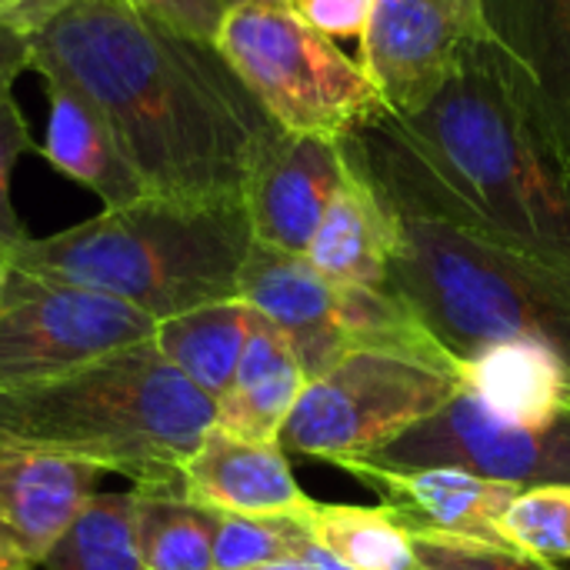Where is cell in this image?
I'll use <instances>...</instances> for the list:
<instances>
[{
    "label": "cell",
    "instance_id": "cell-32",
    "mask_svg": "<svg viewBox=\"0 0 570 570\" xmlns=\"http://www.w3.org/2000/svg\"><path fill=\"white\" fill-rule=\"evenodd\" d=\"M23 70H30V37L13 27H0V104L13 97V80Z\"/></svg>",
    "mask_w": 570,
    "mask_h": 570
},
{
    "label": "cell",
    "instance_id": "cell-20",
    "mask_svg": "<svg viewBox=\"0 0 570 570\" xmlns=\"http://www.w3.org/2000/svg\"><path fill=\"white\" fill-rule=\"evenodd\" d=\"M250 304L240 297L194 307L187 314L157 321L154 347L207 397L220 401L234 384L247 334H250Z\"/></svg>",
    "mask_w": 570,
    "mask_h": 570
},
{
    "label": "cell",
    "instance_id": "cell-17",
    "mask_svg": "<svg viewBox=\"0 0 570 570\" xmlns=\"http://www.w3.org/2000/svg\"><path fill=\"white\" fill-rule=\"evenodd\" d=\"M464 391L498 417L544 431L570 417V367L541 341H501L458 364Z\"/></svg>",
    "mask_w": 570,
    "mask_h": 570
},
{
    "label": "cell",
    "instance_id": "cell-16",
    "mask_svg": "<svg viewBox=\"0 0 570 570\" xmlns=\"http://www.w3.org/2000/svg\"><path fill=\"white\" fill-rule=\"evenodd\" d=\"M47 90V130L40 157L100 197L104 207H127L147 197V187L127 160L107 117L73 87L43 80Z\"/></svg>",
    "mask_w": 570,
    "mask_h": 570
},
{
    "label": "cell",
    "instance_id": "cell-18",
    "mask_svg": "<svg viewBox=\"0 0 570 570\" xmlns=\"http://www.w3.org/2000/svg\"><path fill=\"white\" fill-rule=\"evenodd\" d=\"M394 247L397 214L377 194L371 177L351 160V177L327 207L304 257L334 284L387 287Z\"/></svg>",
    "mask_w": 570,
    "mask_h": 570
},
{
    "label": "cell",
    "instance_id": "cell-7",
    "mask_svg": "<svg viewBox=\"0 0 570 570\" xmlns=\"http://www.w3.org/2000/svg\"><path fill=\"white\" fill-rule=\"evenodd\" d=\"M461 377L417 357L387 351H351L321 377L307 381L281 448L327 464L361 458L394 441L411 424L441 411Z\"/></svg>",
    "mask_w": 570,
    "mask_h": 570
},
{
    "label": "cell",
    "instance_id": "cell-24",
    "mask_svg": "<svg viewBox=\"0 0 570 570\" xmlns=\"http://www.w3.org/2000/svg\"><path fill=\"white\" fill-rule=\"evenodd\" d=\"M43 570H147L137 544L134 491L90 494L47 554Z\"/></svg>",
    "mask_w": 570,
    "mask_h": 570
},
{
    "label": "cell",
    "instance_id": "cell-10",
    "mask_svg": "<svg viewBox=\"0 0 570 570\" xmlns=\"http://www.w3.org/2000/svg\"><path fill=\"white\" fill-rule=\"evenodd\" d=\"M484 33L481 0H374L361 33V67L387 114L414 117Z\"/></svg>",
    "mask_w": 570,
    "mask_h": 570
},
{
    "label": "cell",
    "instance_id": "cell-29",
    "mask_svg": "<svg viewBox=\"0 0 570 570\" xmlns=\"http://www.w3.org/2000/svg\"><path fill=\"white\" fill-rule=\"evenodd\" d=\"M134 13L147 17L150 23L200 40V43H214L220 20L227 13L224 0H124Z\"/></svg>",
    "mask_w": 570,
    "mask_h": 570
},
{
    "label": "cell",
    "instance_id": "cell-5",
    "mask_svg": "<svg viewBox=\"0 0 570 570\" xmlns=\"http://www.w3.org/2000/svg\"><path fill=\"white\" fill-rule=\"evenodd\" d=\"M394 214L387 291L451 357L468 361L501 341H541L570 367V264L448 220Z\"/></svg>",
    "mask_w": 570,
    "mask_h": 570
},
{
    "label": "cell",
    "instance_id": "cell-35",
    "mask_svg": "<svg viewBox=\"0 0 570 570\" xmlns=\"http://www.w3.org/2000/svg\"><path fill=\"white\" fill-rule=\"evenodd\" d=\"M227 7H237V3H254V0H224ZM264 3H294V0H264Z\"/></svg>",
    "mask_w": 570,
    "mask_h": 570
},
{
    "label": "cell",
    "instance_id": "cell-15",
    "mask_svg": "<svg viewBox=\"0 0 570 570\" xmlns=\"http://www.w3.org/2000/svg\"><path fill=\"white\" fill-rule=\"evenodd\" d=\"M337 468L371 484L381 494V501L391 504L411 531L461 534L491 544H508L498 531V521L508 511V504L524 491L454 468L391 471L361 461H344Z\"/></svg>",
    "mask_w": 570,
    "mask_h": 570
},
{
    "label": "cell",
    "instance_id": "cell-26",
    "mask_svg": "<svg viewBox=\"0 0 570 570\" xmlns=\"http://www.w3.org/2000/svg\"><path fill=\"white\" fill-rule=\"evenodd\" d=\"M304 528L297 514L287 518H247L220 514L214 534V570H250L291 561Z\"/></svg>",
    "mask_w": 570,
    "mask_h": 570
},
{
    "label": "cell",
    "instance_id": "cell-8",
    "mask_svg": "<svg viewBox=\"0 0 570 570\" xmlns=\"http://www.w3.org/2000/svg\"><path fill=\"white\" fill-rule=\"evenodd\" d=\"M157 321L90 287L7 267L0 284V391L63 377L154 341Z\"/></svg>",
    "mask_w": 570,
    "mask_h": 570
},
{
    "label": "cell",
    "instance_id": "cell-27",
    "mask_svg": "<svg viewBox=\"0 0 570 570\" xmlns=\"http://www.w3.org/2000/svg\"><path fill=\"white\" fill-rule=\"evenodd\" d=\"M424 570H564L551 561L518 551L514 544H491L481 538L411 531Z\"/></svg>",
    "mask_w": 570,
    "mask_h": 570
},
{
    "label": "cell",
    "instance_id": "cell-3",
    "mask_svg": "<svg viewBox=\"0 0 570 570\" xmlns=\"http://www.w3.org/2000/svg\"><path fill=\"white\" fill-rule=\"evenodd\" d=\"M214 424L217 401L154 341L43 384L0 391V444L83 461L134 488L180 484L184 464Z\"/></svg>",
    "mask_w": 570,
    "mask_h": 570
},
{
    "label": "cell",
    "instance_id": "cell-1",
    "mask_svg": "<svg viewBox=\"0 0 570 570\" xmlns=\"http://www.w3.org/2000/svg\"><path fill=\"white\" fill-rule=\"evenodd\" d=\"M341 144L394 210L570 264V107L491 33L421 114H384Z\"/></svg>",
    "mask_w": 570,
    "mask_h": 570
},
{
    "label": "cell",
    "instance_id": "cell-6",
    "mask_svg": "<svg viewBox=\"0 0 570 570\" xmlns=\"http://www.w3.org/2000/svg\"><path fill=\"white\" fill-rule=\"evenodd\" d=\"M214 47L287 134L341 144L387 114L367 70L314 30L294 3L227 7Z\"/></svg>",
    "mask_w": 570,
    "mask_h": 570
},
{
    "label": "cell",
    "instance_id": "cell-2",
    "mask_svg": "<svg viewBox=\"0 0 570 570\" xmlns=\"http://www.w3.org/2000/svg\"><path fill=\"white\" fill-rule=\"evenodd\" d=\"M30 70L80 90L114 127L147 194L244 204L281 130L214 43L170 33L124 0H77L30 33Z\"/></svg>",
    "mask_w": 570,
    "mask_h": 570
},
{
    "label": "cell",
    "instance_id": "cell-28",
    "mask_svg": "<svg viewBox=\"0 0 570 570\" xmlns=\"http://www.w3.org/2000/svg\"><path fill=\"white\" fill-rule=\"evenodd\" d=\"M33 147L30 140V124L27 117L20 114L17 100L7 97L0 104V250L3 254H13L23 240H30L23 220L17 217L13 210V200H10V177H13V167L20 164V157Z\"/></svg>",
    "mask_w": 570,
    "mask_h": 570
},
{
    "label": "cell",
    "instance_id": "cell-23",
    "mask_svg": "<svg viewBox=\"0 0 570 570\" xmlns=\"http://www.w3.org/2000/svg\"><path fill=\"white\" fill-rule=\"evenodd\" d=\"M134 511L147 570H214L220 511L194 504L184 494V484L134 488Z\"/></svg>",
    "mask_w": 570,
    "mask_h": 570
},
{
    "label": "cell",
    "instance_id": "cell-19",
    "mask_svg": "<svg viewBox=\"0 0 570 570\" xmlns=\"http://www.w3.org/2000/svg\"><path fill=\"white\" fill-rule=\"evenodd\" d=\"M304 384L307 374L291 341L277 331V324H271L264 314L254 311L234 384L217 401V428L250 441L281 444V431Z\"/></svg>",
    "mask_w": 570,
    "mask_h": 570
},
{
    "label": "cell",
    "instance_id": "cell-25",
    "mask_svg": "<svg viewBox=\"0 0 570 570\" xmlns=\"http://www.w3.org/2000/svg\"><path fill=\"white\" fill-rule=\"evenodd\" d=\"M508 544L541 561H570V484L524 488L498 521Z\"/></svg>",
    "mask_w": 570,
    "mask_h": 570
},
{
    "label": "cell",
    "instance_id": "cell-11",
    "mask_svg": "<svg viewBox=\"0 0 570 570\" xmlns=\"http://www.w3.org/2000/svg\"><path fill=\"white\" fill-rule=\"evenodd\" d=\"M351 177L344 144L277 130L250 164L244 210L257 244L307 254L327 207Z\"/></svg>",
    "mask_w": 570,
    "mask_h": 570
},
{
    "label": "cell",
    "instance_id": "cell-36",
    "mask_svg": "<svg viewBox=\"0 0 570 570\" xmlns=\"http://www.w3.org/2000/svg\"><path fill=\"white\" fill-rule=\"evenodd\" d=\"M7 267H10V254L0 250V284H3V277H7Z\"/></svg>",
    "mask_w": 570,
    "mask_h": 570
},
{
    "label": "cell",
    "instance_id": "cell-9",
    "mask_svg": "<svg viewBox=\"0 0 570 570\" xmlns=\"http://www.w3.org/2000/svg\"><path fill=\"white\" fill-rule=\"evenodd\" d=\"M344 461L391 471L454 468L514 488L570 484V417L544 431H528L498 417L481 397L461 387L441 411L411 424L394 441Z\"/></svg>",
    "mask_w": 570,
    "mask_h": 570
},
{
    "label": "cell",
    "instance_id": "cell-4",
    "mask_svg": "<svg viewBox=\"0 0 570 570\" xmlns=\"http://www.w3.org/2000/svg\"><path fill=\"white\" fill-rule=\"evenodd\" d=\"M254 244L240 200L204 204L147 194L50 237H30L10 264L117 297L154 321L234 301Z\"/></svg>",
    "mask_w": 570,
    "mask_h": 570
},
{
    "label": "cell",
    "instance_id": "cell-14",
    "mask_svg": "<svg viewBox=\"0 0 570 570\" xmlns=\"http://www.w3.org/2000/svg\"><path fill=\"white\" fill-rule=\"evenodd\" d=\"M184 494L220 514L287 518L311 498L291 474L287 451L274 441H250L224 428H210L180 474Z\"/></svg>",
    "mask_w": 570,
    "mask_h": 570
},
{
    "label": "cell",
    "instance_id": "cell-34",
    "mask_svg": "<svg viewBox=\"0 0 570 570\" xmlns=\"http://www.w3.org/2000/svg\"><path fill=\"white\" fill-rule=\"evenodd\" d=\"M250 570H307L297 558H291V561H274V564H264V568H250Z\"/></svg>",
    "mask_w": 570,
    "mask_h": 570
},
{
    "label": "cell",
    "instance_id": "cell-31",
    "mask_svg": "<svg viewBox=\"0 0 570 570\" xmlns=\"http://www.w3.org/2000/svg\"><path fill=\"white\" fill-rule=\"evenodd\" d=\"M70 3L77 0H0V27H13L30 37Z\"/></svg>",
    "mask_w": 570,
    "mask_h": 570
},
{
    "label": "cell",
    "instance_id": "cell-13",
    "mask_svg": "<svg viewBox=\"0 0 570 570\" xmlns=\"http://www.w3.org/2000/svg\"><path fill=\"white\" fill-rule=\"evenodd\" d=\"M97 481L83 461L0 444V570L43 568Z\"/></svg>",
    "mask_w": 570,
    "mask_h": 570
},
{
    "label": "cell",
    "instance_id": "cell-22",
    "mask_svg": "<svg viewBox=\"0 0 570 570\" xmlns=\"http://www.w3.org/2000/svg\"><path fill=\"white\" fill-rule=\"evenodd\" d=\"M494 43L570 107V0H481Z\"/></svg>",
    "mask_w": 570,
    "mask_h": 570
},
{
    "label": "cell",
    "instance_id": "cell-21",
    "mask_svg": "<svg viewBox=\"0 0 570 570\" xmlns=\"http://www.w3.org/2000/svg\"><path fill=\"white\" fill-rule=\"evenodd\" d=\"M304 534L354 570H424L414 534L391 504L354 508L307 501L297 511Z\"/></svg>",
    "mask_w": 570,
    "mask_h": 570
},
{
    "label": "cell",
    "instance_id": "cell-30",
    "mask_svg": "<svg viewBox=\"0 0 570 570\" xmlns=\"http://www.w3.org/2000/svg\"><path fill=\"white\" fill-rule=\"evenodd\" d=\"M374 0H294V10L324 37H361Z\"/></svg>",
    "mask_w": 570,
    "mask_h": 570
},
{
    "label": "cell",
    "instance_id": "cell-33",
    "mask_svg": "<svg viewBox=\"0 0 570 570\" xmlns=\"http://www.w3.org/2000/svg\"><path fill=\"white\" fill-rule=\"evenodd\" d=\"M294 558L304 564L307 570H354V568H347L344 561H337L331 551H324L321 544H314L307 534L297 541V551H294Z\"/></svg>",
    "mask_w": 570,
    "mask_h": 570
},
{
    "label": "cell",
    "instance_id": "cell-12",
    "mask_svg": "<svg viewBox=\"0 0 570 570\" xmlns=\"http://www.w3.org/2000/svg\"><path fill=\"white\" fill-rule=\"evenodd\" d=\"M237 297L264 314L291 341L307 381L347 354L344 287L327 281L304 254L250 244L237 277Z\"/></svg>",
    "mask_w": 570,
    "mask_h": 570
}]
</instances>
